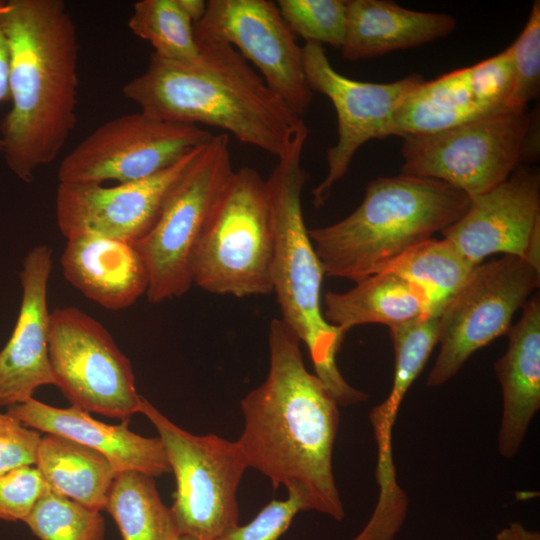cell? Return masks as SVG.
I'll return each instance as SVG.
<instances>
[{"label": "cell", "instance_id": "6da1fadb", "mask_svg": "<svg viewBox=\"0 0 540 540\" xmlns=\"http://www.w3.org/2000/svg\"><path fill=\"white\" fill-rule=\"evenodd\" d=\"M265 381L240 402L244 428L237 441L249 468L304 497L308 510L337 521L345 516L332 455L338 404L303 361L301 341L281 319L269 326Z\"/></svg>", "mask_w": 540, "mask_h": 540}, {"label": "cell", "instance_id": "7a4b0ae2", "mask_svg": "<svg viewBox=\"0 0 540 540\" xmlns=\"http://www.w3.org/2000/svg\"><path fill=\"white\" fill-rule=\"evenodd\" d=\"M0 18L9 50L12 106L0 124L9 170L30 183L54 161L76 123L79 45L61 0H11Z\"/></svg>", "mask_w": 540, "mask_h": 540}, {"label": "cell", "instance_id": "3957f363", "mask_svg": "<svg viewBox=\"0 0 540 540\" xmlns=\"http://www.w3.org/2000/svg\"><path fill=\"white\" fill-rule=\"evenodd\" d=\"M191 63L151 54L146 69L124 84L123 95L157 119L206 125L279 158L305 125L240 53L226 43L199 44Z\"/></svg>", "mask_w": 540, "mask_h": 540}, {"label": "cell", "instance_id": "277c9868", "mask_svg": "<svg viewBox=\"0 0 540 540\" xmlns=\"http://www.w3.org/2000/svg\"><path fill=\"white\" fill-rule=\"evenodd\" d=\"M469 205L466 193L436 179L380 177L346 218L308 234L324 273L357 283L454 224Z\"/></svg>", "mask_w": 540, "mask_h": 540}, {"label": "cell", "instance_id": "5b68a950", "mask_svg": "<svg viewBox=\"0 0 540 540\" xmlns=\"http://www.w3.org/2000/svg\"><path fill=\"white\" fill-rule=\"evenodd\" d=\"M308 135L304 125L266 180L275 226L272 287L281 320L306 345L315 375L338 405L349 406L366 401L368 395L352 387L339 371L336 356L345 334L326 321L321 307L325 273L302 211V191L308 173L301 162Z\"/></svg>", "mask_w": 540, "mask_h": 540}, {"label": "cell", "instance_id": "8992f818", "mask_svg": "<svg viewBox=\"0 0 540 540\" xmlns=\"http://www.w3.org/2000/svg\"><path fill=\"white\" fill-rule=\"evenodd\" d=\"M275 226L266 180L250 167L234 171L191 256L193 284L218 295L273 293Z\"/></svg>", "mask_w": 540, "mask_h": 540}, {"label": "cell", "instance_id": "52a82bcc", "mask_svg": "<svg viewBox=\"0 0 540 540\" xmlns=\"http://www.w3.org/2000/svg\"><path fill=\"white\" fill-rule=\"evenodd\" d=\"M401 174L445 182L470 198L505 181L539 152V113L505 110L440 132L403 138Z\"/></svg>", "mask_w": 540, "mask_h": 540}, {"label": "cell", "instance_id": "ba28073f", "mask_svg": "<svg viewBox=\"0 0 540 540\" xmlns=\"http://www.w3.org/2000/svg\"><path fill=\"white\" fill-rule=\"evenodd\" d=\"M140 413L153 424L176 479L169 507L179 535L211 540L239 524L237 491L249 468L237 441L194 435L173 423L147 399Z\"/></svg>", "mask_w": 540, "mask_h": 540}, {"label": "cell", "instance_id": "9c48e42d", "mask_svg": "<svg viewBox=\"0 0 540 540\" xmlns=\"http://www.w3.org/2000/svg\"><path fill=\"white\" fill-rule=\"evenodd\" d=\"M233 172L228 135H213L169 193L153 227L135 243L147 271L149 302L180 297L192 286V252Z\"/></svg>", "mask_w": 540, "mask_h": 540}, {"label": "cell", "instance_id": "30bf717a", "mask_svg": "<svg viewBox=\"0 0 540 540\" xmlns=\"http://www.w3.org/2000/svg\"><path fill=\"white\" fill-rule=\"evenodd\" d=\"M49 359L55 384L73 407L129 422L140 413L129 359L96 319L76 307L51 312Z\"/></svg>", "mask_w": 540, "mask_h": 540}, {"label": "cell", "instance_id": "8fae6325", "mask_svg": "<svg viewBox=\"0 0 540 540\" xmlns=\"http://www.w3.org/2000/svg\"><path fill=\"white\" fill-rule=\"evenodd\" d=\"M540 285V269L504 255L478 264L438 317L439 353L429 387L451 380L469 357L510 329L515 312Z\"/></svg>", "mask_w": 540, "mask_h": 540}, {"label": "cell", "instance_id": "7c38bea8", "mask_svg": "<svg viewBox=\"0 0 540 540\" xmlns=\"http://www.w3.org/2000/svg\"><path fill=\"white\" fill-rule=\"evenodd\" d=\"M212 137L202 127L157 119L141 111L121 115L100 125L63 158L58 181H138L170 167Z\"/></svg>", "mask_w": 540, "mask_h": 540}, {"label": "cell", "instance_id": "4fadbf2b", "mask_svg": "<svg viewBox=\"0 0 540 540\" xmlns=\"http://www.w3.org/2000/svg\"><path fill=\"white\" fill-rule=\"evenodd\" d=\"M198 44L226 43L250 61L266 84L303 117L313 99L302 47L269 0H209L194 26Z\"/></svg>", "mask_w": 540, "mask_h": 540}, {"label": "cell", "instance_id": "5bb4252c", "mask_svg": "<svg viewBox=\"0 0 540 540\" xmlns=\"http://www.w3.org/2000/svg\"><path fill=\"white\" fill-rule=\"evenodd\" d=\"M302 59L309 88L330 99L338 120V140L326 154L327 175L313 190V204L318 208L346 174L355 153L364 143L391 136L398 107L425 80L418 74L390 83L350 79L333 68L323 46L318 43H305Z\"/></svg>", "mask_w": 540, "mask_h": 540}, {"label": "cell", "instance_id": "9a60e30c", "mask_svg": "<svg viewBox=\"0 0 540 540\" xmlns=\"http://www.w3.org/2000/svg\"><path fill=\"white\" fill-rule=\"evenodd\" d=\"M203 145L170 167L138 181L114 186L59 183L56 193L59 231L66 239L96 234L136 243L153 227L169 193Z\"/></svg>", "mask_w": 540, "mask_h": 540}, {"label": "cell", "instance_id": "2e32d148", "mask_svg": "<svg viewBox=\"0 0 540 540\" xmlns=\"http://www.w3.org/2000/svg\"><path fill=\"white\" fill-rule=\"evenodd\" d=\"M441 233L475 265L502 253L540 269L538 170L518 166L499 185L471 197L464 215Z\"/></svg>", "mask_w": 540, "mask_h": 540}, {"label": "cell", "instance_id": "e0dca14e", "mask_svg": "<svg viewBox=\"0 0 540 540\" xmlns=\"http://www.w3.org/2000/svg\"><path fill=\"white\" fill-rule=\"evenodd\" d=\"M52 265V249L44 244L33 247L23 260L18 318L0 351L1 406L23 403L33 398L39 387L55 384L49 359L48 283Z\"/></svg>", "mask_w": 540, "mask_h": 540}, {"label": "cell", "instance_id": "ac0fdd59", "mask_svg": "<svg viewBox=\"0 0 540 540\" xmlns=\"http://www.w3.org/2000/svg\"><path fill=\"white\" fill-rule=\"evenodd\" d=\"M25 426L66 437L104 455L116 473L137 471L157 477L171 472L160 438L132 432L127 422L110 425L76 407L57 408L34 398L8 407Z\"/></svg>", "mask_w": 540, "mask_h": 540}, {"label": "cell", "instance_id": "d6986e66", "mask_svg": "<svg viewBox=\"0 0 540 540\" xmlns=\"http://www.w3.org/2000/svg\"><path fill=\"white\" fill-rule=\"evenodd\" d=\"M520 320L508 332V347L494 368L502 391L497 446L505 459L521 449L533 417L540 409V298L523 305Z\"/></svg>", "mask_w": 540, "mask_h": 540}, {"label": "cell", "instance_id": "ffe728a7", "mask_svg": "<svg viewBox=\"0 0 540 540\" xmlns=\"http://www.w3.org/2000/svg\"><path fill=\"white\" fill-rule=\"evenodd\" d=\"M60 262L65 279L107 310L126 309L146 294L147 271L135 243L76 235L67 239Z\"/></svg>", "mask_w": 540, "mask_h": 540}, {"label": "cell", "instance_id": "44dd1931", "mask_svg": "<svg viewBox=\"0 0 540 540\" xmlns=\"http://www.w3.org/2000/svg\"><path fill=\"white\" fill-rule=\"evenodd\" d=\"M456 19L446 13L405 9L386 0H346L344 59L358 61L417 47L448 36Z\"/></svg>", "mask_w": 540, "mask_h": 540}, {"label": "cell", "instance_id": "7402d4cb", "mask_svg": "<svg viewBox=\"0 0 540 540\" xmlns=\"http://www.w3.org/2000/svg\"><path fill=\"white\" fill-rule=\"evenodd\" d=\"M501 111L485 96L470 67L461 68L413 89L394 115L391 136L433 134Z\"/></svg>", "mask_w": 540, "mask_h": 540}, {"label": "cell", "instance_id": "603a6c76", "mask_svg": "<svg viewBox=\"0 0 540 540\" xmlns=\"http://www.w3.org/2000/svg\"><path fill=\"white\" fill-rule=\"evenodd\" d=\"M324 306L326 321L344 334L358 325L378 323L392 328L431 316L422 291L389 271L369 276L346 292H326Z\"/></svg>", "mask_w": 540, "mask_h": 540}, {"label": "cell", "instance_id": "cb8c5ba5", "mask_svg": "<svg viewBox=\"0 0 540 540\" xmlns=\"http://www.w3.org/2000/svg\"><path fill=\"white\" fill-rule=\"evenodd\" d=\"M35 467L51 490L99 512L117 475L98 451L54 434L41 438Z\"/></svg>", "mask_w": 540, "mask_h": 540}, {"label": "cell", "instance_id": "d4e9b609", "mask_svg": "<svg viewBox=\"0 0 540 540\" xmlns=\"http://www.w3.org/2000/svg\"><path fill=\"white\" fill-rule=\"evenodd\" d=\"M438 328V317L432 316L389 328L395 354L393 384L386 400L373 408L369 416L377 443L378 466L393 464L392 428L406 393L438 344Z\"/></svg>", "mask_w": 540, "mask_h": 540}, {"label": "cell", "instance_id": "484cf974", "mask_svg": "<svg viewBox=\"0 0 540 540\" xmlns=\"http://www.w3.org/2000/svg\"><path fill=\"white\" fill-rule=\"evenodd\" d=\"M476 266L447 239L432 237L410 249L385 271L419 288L430 315L439 317Z\"/></svg>", "mask_w": 540, "mask_h": 540}, {"label": "cell", "instance_id": "4316f807", "mask_svg": "<svg viewBox=\"0 0 540 540\" xmlns=\"http://www.w3.org/2000/svg\"><path fill=\"white\" fill-rule=\"evenodd\" d=\"M105 510L116 522L123 540H174L179 534L170 508L164 505L154 477L137 471L118 473Z\"/></svg>", "mask_w": 540, "mask_h": 540}, {"label": "cell", "instance_id": "83f0119b", "mask_svg": "<svg viewBox=\"0 0 540 540\" xmlns=\"http://www.w3.org/2000/svg\"><path fill=\"white\" fill-rule=\"evenodd\" d=\"M128 27L134 35L149 42L153 54L162 59L191 63L200 55L194 24L177 0L137 1Z\"/></svg>", "mask_w": 540, "mask_h": 540}, {"label": "cell", "instance_id": "f1b7e54d", "mask_svg": "<svg viewBox=\"0 0 540 540\" xmlns=\"http://www.w3.org/2000/svg\"><path fill=\"white\" fill-rule=\"evenodd\" d=\"M40 540H104L99 511L49 489L23 521Z\"/></svg>", "mask_w": 540, "mask_h": 540}, {"label": "cell", "instance_id": "f546056e", "mask_svg": "<svg viewBox=\"0 0 540 540\" xmlns=\"http://www.w3.org/2000/svg\"><path fill=\"white\" fill-rule=\"evenodd\" d=\"M276 4L295 36L302 37L306 43L341 48L346 29V0H279Z\"/></svg>", "mask_w": 540, "mask_h": 540}, {"label": "cell", "instance_id": "4dcf8cb0", "mask_svg": "<svg viewBox=\"0 0 540 540\" xmlns=\"http://www.w3.org/2000/svg\"><path fill=\"white\" fill-rule=\"evenodd\" d=\"M513 61V89L509 107L526 109L537 97L540 87V2H534L528 21L510 45Z\"/></svg>", "mask_w": 540, "mask_h": 540}, {"label": "cell", "instance_id": "1f68e13d", "mask_svg": "<svg viewBox=\"0 0 540 540\" xmlns=\"http://www.w3.org/2000/svg\"><path fill=\"white\" fill-rule=\"evenodd\" d=\"M300 511H309L297 490L288 491L286 500H272L245 525L231 527L211 540H278Z\"/></svg>", "mask_w": 540, "mask_h": 540}, {"label": "cell", "instance_id": "d6a6232c", "mask_svg": "<svg viewBox=\"0 0 540 540\" xmlns=\"http://www.w3.org/2000/svg\"><path fill=\"white\" fill-rule=\"evenodd\" d=\"M49 489L36 467L25 466L0 475V520L24 521Z\"/></svg>", "mask_w": 540, "mask_h": 540}, {"label": "cell", "instance_id": "836d02e7", "mask_svg": "<svg viewBox=\"0 0 540 540\" xmlns=\"http://www.w3.org/2000/svg\"><path fill=\"white\" fill-rule=\"evenodd\" d=\"M41 438L9 412H0V475L35 465Z\"/></svg>", "mask_w": 540, "mask_h": 540}, {"label": "cell", "instance_id": "e575fe53", "mask_svg": "<svg viewBox=\"0 0 540 540\" xmlns=\"http://www.w3.org/2000/svg\"><path fill=\"white\" fill-rule=\"evenodd\" d=\"M9 99V50L5 34L0 24V103ZM3 142L0 138V155Z\"/></svg>", "mask_w": 540, "mask_h": 540}, {"label": "cell", "instance_id": "d590c367", "mask_svg": "<svg viewBox=\"0 0 540 540\" xmlns=\"http://www.w3.org/2000/svg\"><path fill=\"white\" fill-rule=\"evenodd\" d=\"M495 540H540V534L520 522H512L496 534Z\"/></svg>", "mask_w": 540, "mask_h": 540}, {"label": "cell", "instance_id": "8d00e7d4", "mask_svg": "<svg viewBox=\"0 0 540 540\" xmlns=\"http://www.w3.org/2000/svg\"><path fill=\"white\" fill-rule=\"evenodd\" d=\"M178 4L189 17L194 26L202 19L207 9V1L204 0H177Z\"/></svg>", "mask_w": 540, "mask_h": 540}, {"label": "cell", "instance_id": "74e56055", "mask_svg": "<svg viewBox=\"0 0 540 540\" xmlns=\"http://www.w3.org/2000/svg\"><path fill=\"white\" fill-rule=\"evenodd\" d=\"M10 8V2H0V18L5 15Z\"/></svg>", "mask_w": 540, "mask_h": 540}, {"label": "cell", "instance_id": "f35d334b", "mask_svg": "<svg viewBox=\"0 0 540 540\" xmlns=\"http://www.w3.org/2000/svg\"><path fill=\"white\" fill-rule=\"evenodd\" d=\"M174 540H196V539L189 536L178 535Z\"/></svg>", "mask_w": 540, "mask_h": 540}]
</instances>
